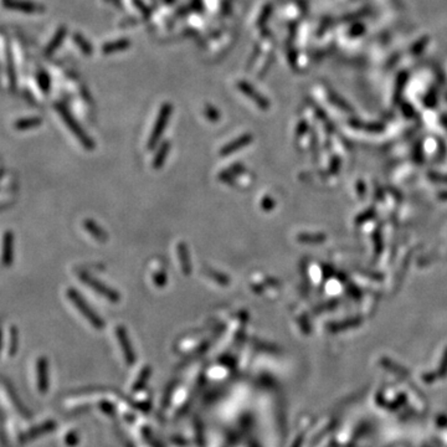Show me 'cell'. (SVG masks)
Instances as JSON below:
<instances>
[{
  "label": "cell",
  "mask_w": 447,
  "mask_h": 447,
  "mask_svg": "<svg viewBox=\"0 0 447 447\" xmlns=\"http://www.w3.org/2000/svg\"><path fill=\"white\" fill-rule=\"evenodd\" d=\"M66 296H67L68 301H71L72 305L76 307L77 311L85 317L96 329H103L104 321L102 319V317L99 316V314L93 311L92 307L86 302L85 298L82 297V295H80L76 289L68 288L67 292H66Z\"/></svg>",
  "instance_id": "obj_1"
},
{
  "label": "cell",
  "mask_w": 447,
  "mask_h": 447,
  "mask_svg": "<svg viewBox=\"0 0 447 447\" xmlns=\"http://www.w3.org/2000/svg\"><path fill=\"white\" fill-rule=\"evenodd\" d=\"M56 111H58L59 115L62 117L65 124L67 125L68 129L72 132V134L76 137L77 141L85 147V149L93 150V148H95V142L92 141V138L83 131V128L77 123V121L75 120L74 116L66 109V107H63L62 104H56Z\"/></svg>",
  "instance_id": "obj_2"
},
{
  "label": "cell",
  "mask_w": 447,
  "mask_h": 447,
  "mask_svg": "<svg viewBox=\"0 0 447 447\" xmlns=\"http://www.w3.org/2000/svg\"><path fill=\"white\" fill-rule=\"evenodd\" d=\"M172 113L173 106L170 103H164L163 106L161 107V111H159L158 116H157L156 123L153 125V131L152 133H150L149 139H148V149H154L156 145L159 143L164 131H165L166 124H168L170 117H172Z\"/></svg>",
  "instance_id": "obj_3"
},
{
  "label": "cell",
  "mask_w": 447,
  "mask_h": 447,
  "mask_svg": "<svg viewBox=\"0 0 447 447\" xmlns=\"http://www.w3.org/2000/svg\"><path fill=\"white\" fill-rule=\"evenodd\" d=\"M79 277L86 286L92 288L96 293L101 295L102 297H104L107 301H109V302L117 303L121 301V296L118 292H116L113 288H111V287H108L107 284H104L103 282L99 281L97 278H95L92 275H90V273L85 272V271H81V272L79 273Z\"/></svg>",
  "instance_id": "obj_4"
},
{
  "label": "cell",
  "mask_w": 447,
  "mask_h": 447,
  "mask_svg": "<svg viewBox=\"0 0 447 447\" xmlns=\"http://www.w3.org/2000/svg\"><path fill=\"white\" fill-rule=\"evenodd\" d=\"M1 4L6 9L26 14H39L44 11V6L27 0H1Z\"/></svg>",
  "instance_id": "obj_5"
},
{
  "label": "cell",
  "mask_w": 447,
  "mask_h": 447,
  "mask_svg": "<svg viewBox=\"0 0 447 447\" xmlns=\"http://www.w3.org/2000/svg\"><path fill=\"white\" fill-rule=\"evenodd\" d=\"M237 88H239V90H240L241 92H243L244 95L247 97V99H250L251 101L254 102L256 106H259L260 108L267 109L268 107H270V102H268V100L266 99L264 96H262L260 92H257V91L255 90V88L252 87L250 83H247V82L239 81L237 82Z\"/></svg>",
  "instance_id": "obj_6"
},
{
  "label": "cell",
  "mask_w": 447,
  "mask_h": 447,
  "mask_svg": "<svg viewBox=\"0 0 447 447\" xmlns=\"http://www.w3.org/2000/svg\"><path fill=\"white\" fill-rule=\"evenodd\" d=\"M252 139H254L252 134H250V133L243 134V136H240L239 138L234 139L232 142H230V143H227V144L224 145V147L220 149V153H219V154H220L221 157L231 156V154L239 152V150H241L243 148H245L246 145L250 144V143L252 142Z\"/></svg>",
  "instance_id": "obj_7"
},
{
  "label": "cell",
  "mask_w": 447,
  "mask_h": 447,
  "mask_svg": "<svg viewBox=\"0 0 447 447\" xmlns=\"http://www.w3.org/2000/svg\"><path fill=\"white\" fill-rule=\"evenodd\" d=\"M3 250H1V262L4 266H10L14 261V236L13 232L6 231L3 237Z\"/></svg>",
  "instance_id": "obj_8"
},
{
  "label": "cell",
  "mask_w": 447,
  "mask_h": 447,
  "mask_svg": "<svg viewBox=\"0 0 447 447\" xmlns=\"http://www.w3.org/2000/svg\"><path fill=\"white\" fill-rule=\"evenodd\" d=\"M177 254L179 257V264L182 271L185 276H189L193 271V264H191L190 252L185 243H179L177 245Z\"/></svg>",
  "instance_id": "obj_9"
},
{
  "label": "cell",
  "mask_w": 447,
  "mask_h": 447,
  "mask_svg": "<svg viewBox=\"0 0 447 447\" xmlns=\"http://www.w3.org/2000/svg\"><path fill=\"white\" fill-rule=\"evenodd\" d=\"M83 227H85L86 231H87L95 240L99 241V243H106V241L108 240V236H107L106 231L100 226L99 224H96L95 221L91 220V219L85 220Z\"/></svg>",
  "instance_id": "obj_10"
},
{
  "label": "cell",
  "mask_w": 447,
  "mask_h": 447,
  "mask_svg": "<svg viewBox=\"0 0 447 447\" xmlns=\"http://www.w3.org/2000/svg\"><path fill=\"white\" fill-rule=\"evenodd\" d=\"M129 46H131V41L127 40V39H121V40L107 42V44L103 45V47H102V51L106 55L115 54V52L124 51V50L128 49Z\"/></svg>",
  "instance_id": "obj_11"
},
{
  "label": "cell",
  "mask_w": 447,
  "mask_h": 447,
  "mask_svg": "<svg viewBox=\"0 0 447 447\" xmlns=\"http://www.w3.org/2000/svg\"><path fill=\"white\" fill-rule=\"evenodd\" d=\"M170 147H172L170 142L162 143L161 147H159L158 150H157L156 156H154V159H153V166H154V169H161L162 166H163L166 156H168L170 152Z\"/></svg>",
  "instance_id": "obj_12"
},
{
  "label": "cell",
  "mask_w": 447,
  "mask_h": 447,
  "mask_svg": "<svg viewBox=\"0 0 447 447\" xmlns=\"http://www.w3.org/2000/svg\"><path fill=\"white\" fill-rule=\"evenodd\" d=\"M65 35H66V29L65 27H60V29L56 31V34L54 35L52 40L50 41V44L47 45L46 55H52L55 51H56V50H58V47L62 44L63 39H65Z\"/></svg>",
  "instance_id": "obj_13"
},
{
  "label": "cell",
  "mask_w": 447,
  "mask_h": 447,
  "mask_svg": "<svg viewBox=\"0 0 447 447\" xmlns=\"http://www.w3.org/2000/svg\"><path fill=\"white\" fill-rule=\"evenodd\" d=\"M116 334H117L120 343L122 344L123 350H124L125 355H127V357H129L132 359V358H133V354H132L131 344H129L128 337H127V333H125L124 327H122V325H118L117 329H116Z\"/></svg>",
  "instance_id": "obj_14"
},
{
  "label": "cell",
  "mask_w": 447,
  "mask_h": 447,
  "mask_svg": "<svg viewBox=\"0 0 447 447\" xmlns=\"http://www.w3.org/2000/svg\"><path fill=\"white\" fill-rule=\"evenodd\" d=\"M41 122H42L41 118H38V117L24 118V120H19L17 123H15V128H17L18 131H25V129L38 127V125L41 124Z\"/></svg>",
  "instance_id": "obj_15"
},
{
  "label": "cell",
  "mask_w": 447,
  "mask_h": 447,
  "mask_svg": "<svg viewBox=\"0 0 447 447\" xmlns=\"http://www.w3.org/2000/svg\"><path fill=\"white\" fill-rule=\"evenodd\" d=\"M206 273L211 280H214L216 284H221V286H227V284H230V278L227 277L226 275H224V273L218 272V271L215 270H211V268H209V270L206 271Z\"/></svg>",
  "instance_id": "obj_16"
},
{
  "label": "cell",
  "mask_w": 447,
  "mask_h": 447,
  "mask_svg": "<svg viewBox=\"0 0 447 447\" xmlns=\"http://www.w3.org/2000/svg\"><path fill=\"white\" fill-rule=\"evenodd\" d=\"M74 39H75V42H76V44L79 45L80 47H81V50L83 52H85V54H87V55L92 54V46H91V45L88 44L87 40H86V39L83 38V36L79 35V34H76V35L74 36Z\"/></svg>",
  "instance_id": "obj_17"
},
{
  "label": "cell",
  "mask_w": 447,
  "mask_h": 447,
  "mask_svg": "<svg viewBox=\"0 0 447 447\" xmlns=\"http://www.w3.org/2000/svg\"><path fill=\"white\" fill-rule=\"evenodd\" d=\"M39 85H40L41 90L44 91L45 93L49 92L51 83H50V77L47 76L46 72H40L39 74Z\"/></svg>",
  "instance_id": "obj_18"
},
{
  "label": "cell",
  "mask_w": 447,
  "mask_h": 447,
  "mask_svg": "<svg viewBox=\"0 0 447 447\" xmlns=\"http://www.w3.org/2000/svg\"><path fill=\"white\" fill-rule=\"evenodd\" d=\"M218 178L220 182H223V183H225V184H230V185H234L235 184V175H232L227 169L224 170V172H221L220 174H219Z\"/></svg>",
  "instance_id": "obj_19"
},
{
  "label": "cell",
  "mask_w": 447,
  "mask_h": 447,
  "mask_svg": "<svg viewBox=\"0 0 447 447\" xmlns=\"http://www.w3.org/2000/svg\"><path fill=\"white\" fill-rule=\"evenodd\" d=\"M205 116H206V118L209 121H213V122H216V121H219V118H220V113H219V111L216 108H214V107H211V106H206V108H205Z\"/></svg>",
  "instance_id": "obj_20"
},
{
  "label": "cell",
  "mask_w": 447,
  "mask_h": 447,
  "mask_svg": "<svg viewBox=\"0 0 447 447\" xmlns=\"http://www.w3.org/2000/svg\"><path fill=\"white\" fill-rule=\"evenodd\" d=\"M153 281H154L156 286L163 287L164 284H166V275L164 272H162V271H159V272L154 273V276H153Z\"/></svg>",
  "instance_id": "obj_21"
},
{
  "label": "cell",
  "mask_w": 447,
  "mask_h": 447,
  "mask_svg": "<svg viewBox=\"0 0 447 447\" xmlns=\"http://www.w3.org/2000/svg\"><path fill=\"white\" fill-rule=\"evenodd\" d=\"M245 169H246L245 165L241 163H235V164H232L230 168H227V170H229L232 175H235V177H236V175L243 174V173L245 172Z\"/></svg>",
  "instance_id": "obj_22"
},
{
  "label": "cell",
  "mask_w": 447,
  "mask_h": 447,
  "mask_svg": "<svg viewBox=\"0 0 447 447\" xmlns=\"http://www.w3.org/2000/svg\"><path fill=\"white\" fill-rule=\"evenodd\" d=\"M273 205H275L273 200L271 199V198H267V197L264 198L261 203V206L264 207V210H271V209L273 207Z\"/></svg>",
  "instance_id": "obj_23"
},
{
  "label": "cell",
  "mask_w": 447,
  "mask_h": 447,
  "mask_svg": "<svg viewBox=\"0 0 447 447\" xmlns=\"http://www.w3.org/2000/svg\"><path fill=\"white\" fill-rule=\"evenodd\" d=\"M270 14H271V6H268V8H266V9H264V10L262 11V14H261V15H260V18H259L260 22H264V21H266V19H267V18L270 17Z\"/></svg>",
  "instance_id": "obj_24"
},
{
  "label": "cell",
  "mask_w": 447,
  "mask_h": 447,
  "mask_svg": "<svg viewBox=\"0 0 447 447\" xmlns=\"http://www.w3.org/2000/svg\"><path fill=\"white\" fill-rule=\"evenodd\" d=\"M0 346H1V329H0Z\"/></svg>",
  "instance_id": "obj_25"
}]
</instances>
